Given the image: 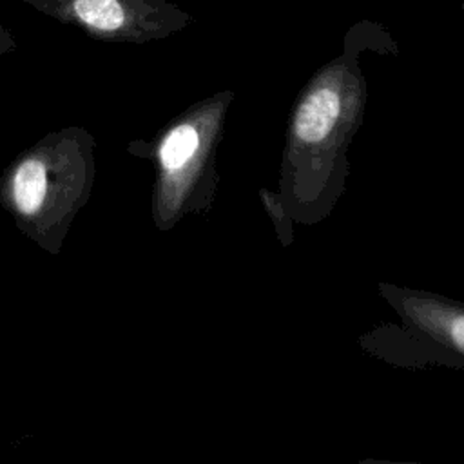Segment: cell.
Returning a JSON list of instances; mask_svg holds the SVG:
<instances>
[{
  "label": "cell",
  "mask_w": 464,
  "mask_h": 464,
  "mask_svg": "<svg viewBox=\"0 0 464 464\" xmlns=\"http://www.w3.org/2000/svg\"><path fill=\"white\" fill-rule=\"evenodd\" d=\"M71 24L96 40L147 42L188 24V14L167 0H20Z\"/></svg>",
  "instance_id": "1"
},
{
  "label": "cell",
  "mask_w": 464,
  "mask_h": 464,
  "mask_svg": "<svg viewBox=\"0 0 464 464\" xmlns=\"http://www.w3.org/2000/svg\"><path fill=\"white\" fill-rule=\"evenodd\" d=\"M341 112V94L334 85H319L301 102L295 118L294 132L304 143L324 140L335 125Z\"/></svg>",
  "instance_id": "2"
},
{
  "label": "cell",
  "mask_w": 464,
  "mask_h": 464,
  "mask_svg": "<svg viewBox=\"0 0 464 464\" xmlns=\"http://www.w3.org/2000/svg\"><path fill=\"white\" fill-rule=\"evenodd\" d=\"M45 196V167L40 160H25L18 165L13 179V198L16 208L31 216Z\"/></svg>",
  "instance_id": "3"
},
{
  "label": "cell",
  "mask_w": 464,
  "mask_h": 464,
  "mask_svg": "<svg viewBox=\"0 0 464 464\" xmlns=\"http://www.w3.org/2000/svg\"><path fill=\"white\" fill-rule=\"evenodd\" d=\"M199 136L192 125H179L163 140L160 149L161 165L167 170L181 169L198 150Z\"/></svg>",
  "instance_id": "4"
},
{
  "label": "cell",
  "mask_w": 464,
  "mask_h": 464,
  "mask_svg": "<svg viewBox=\"0 0 464 464\" xmlns=\"http://www.w3.org/2000/svg\"><path fill=\"white\" fill-rule=\"evenodd\" d=\"M14 47H16V42H14L13 34H11L5 27L0 25V54L11 51V49H14Z\"/></svg>",
  "instance_id": "5"
}]
</instances>
